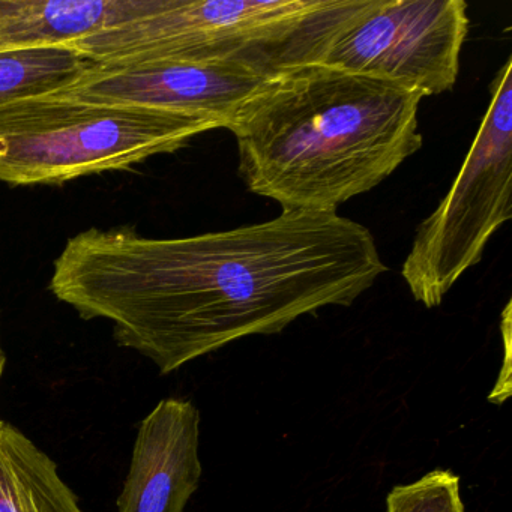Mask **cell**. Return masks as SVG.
<instances>
[{
    "label": "cell",
    "instance_id": "obj_12",
    "mask_svg": "<svg viewBox=\"0 0 512 512\" xmlns=\"http://www.w3.org/2000/svg\"><path fill=\"white\" fill-rule=\"evenodd\" d=\"M386 512H464L460 478L437 469L410 484L395 485L386 497Z\"/></svg>",
    "mask_w": 512,
    "mask_h": 512
},
{
    "label": "cell",
    "instance_id": "obj_5",
    "mask_svg": "<svg viewBox=\"0 0 512 512\" xmlns=\"http://www.w3.org/2000/svg\"><path fill=\"white\" fill-rule=\"evenodd\" d=\"M491 100L457 178L430 217L419 224L401 277L425 308L484 256L491 236L512 217V59L497 71Z\"/></svg>",
    "mask_w": 512,
    "mask_h": 512
},
{
    "label": "cell",
    "instance_id": "obj_10",
    "mask_svg": "<svg viewBox=\"0 0 512 512\" xmlns=\"http://www.w3.org/2000/svg\"><path fill=\"white\" fill-rule=\"evenodd\" d=\"M0 512H85L55 461L0 419Z\"/></svg>",
    "mask_w": 512,
    "mask_h": 512
},
{
    "label": "cell",
    "instance_id": "obj_3",
    "mask_svg": "<svg viewBox=\"0 0 512 512\" xmlns=\"http://www.w3.org/2000/svg\"><path fill=\"white\" fill-rule=\"evenodd\" d=\"M361 0H158L130 22L70 43L98 65L238 62L274 76L314 64Z\"/></svg>",
    "mask_w": 512,
    "mask_h": 512
},
{
    "label": "cell",
    "instance_id": "obj_4",
    "mask_svg": "<svg viewBox=\"0 0 512 512\" xmlns=\"http://www.w3.org/2000/svg\"><path fill=\"white\" fill-rule=\"evenodd\" d=\"M217 130L211 121L47 95L0 107V181L64 184L172 154Z\"/></svg>",
    "mask_w": 512,
    "mask_h": 512
},
{
    "label": "cell",
    "instance_id": "obj_6",
    "mask_svg": "<svg viewBox=\"0 0 512 512\" xmlns=\"http://www.w3.org/2000/svg\"><path fill=\"white\" fill-rule=\"evenodd\" d=\"M469 25L464 0H361L326 35L314 64L436 97L457 83Z\"/></svg>",
    "mask_w": 512,
    "mask_h": 512
},
{
    "label": "cell",
    "instance_id": "obj_11",
    "mask_svg": "<svg viewBox=\"0 0 512 512\" xmlns=\"http://www.w3.org/2000/svg\"><path fill=\"white\" fill-rule=\"evenodd\" d=\"M95 65L70 44L4 50L0 52V107L58 94Z\"/></svg>",
    "mask_w": 512,
    "mask_h": 512
},
{
    "label": "cell",
    "instance_id": "obj_7",
    "mask_svg": "<svg viewBox=\"0 0 512 512\" xmlns=\"http://www.w3.org/2000/svg\"><path fill=\"white\" fill-rule=\"evenodd\" d=\"M238 62L146 61L95 65L56 97L196 116L229 127L242 104L269 79Z\"/></svg>",
    "mask_w": 512,
    "mask_h": 512
},
{
    "label": "cell",
    "instance_id": "obj_9",
    "mask_svg": "<svg viewBox=\"0 0 512 512\" xmlns=\"http://www.w3.org/2000/svg\"><path fill=\"white\" fill-rule=\"evenodd\" d=\"M155 5L157 0H0V52L74 43Z\"/></svg>",
    "mask_w": 512,
    "mask_h": 512
},
{
    "label": "cell",
    "instance_id": "obj_13",
    "mask_svg": "<svg viewBox=\"0 0 512 512\" xmlns=\"http://www.w3.org/2000/svg\"><path fill=\"white\" fill-rule=\"evenodd\" d=\"M502 338H503V367L500 370L499 377H497L496 385H494L493 392L488 395V400L494 404H503L508 400L511 395L512 385V362H511V302L506 304L505 310L502 314Z\"/></svg>",
    "mask_w": 512,
    "mask_h": 512
},
{
    "label": "cell",
    "instance_id": "obj_14",
    "mask_svg": "<svg viewBox=\"0 0 512 512\" xmlns=\"http://www.w3.org/2000/svg\"><path fill=\"white\" fill-rule=\"evenodd\" d=\"M5 368V356L4 352H2V349H0V376H2V373H4Z\"/></svg>",
    "mask_w": 512,
    "mask_h": 512
},
{
    "label": "cell",
    "instance_id": "obj_8",
    "mask_svg": "<svg viewBox=\"0 0 512 512\" xmlns=\"http://www.w3.org/2000/svg\"><path fill=\"white\" fill-rule=\"evenodd\" d=\"M200 412L164 398L137 431L119 512H185L202 479Z\"/></svg>",
    "mask_w": 512,
    "mask_h": 512
},
{
    "label": "cell",
    "instance_id": "obj_1",
    "mask_svg": "<svg viewBox=\"0 0 512 512\" xmlns=\"http://www.w3.org/2000/svg\"><path fill=\"white\" fill-rule=\"evenodd\" d=\"M388 271L370 229L338 212L283 211L188 238L89 229L65 244L50 290L119 346L170 374L299 317L349 307Z\"/></svg>",
    "mask_w": 512,
    "mask_h": 512
},
{
    "label": "cell",
    "instance_id": "obj_2",
    "mask_svg": "<svg viewBox=\"0 0 512 512\" xmlns=\"http://www.w3.org/2000/svg\"><path fill=\"white\" fill-rule=\"evenodd\" d=\"M422 97L322 64L269 77L227 130L245 187L283 211L337 212L422 148Z\"/></svg>",
    "mask_w": 512,
    "mask_h": 512
}]
</instances>
